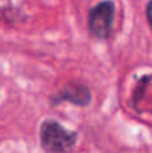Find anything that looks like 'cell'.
I'll return each instance as SVG.
<instances>
[{
  "mask_svg": "<svg viewBox=\"0 0 152 153\" xmlns=\"http://www.w3.org/2000/svg\"><path fill=\"white\" fill-rule=\"evenodd\" d=\"M77 134L66 130L55 121H45L40 126V143L50 153H65L74 146Z\"/></svg>",
  "mask_w": 152,
  "mask_h": 153,
  "instance_id": "1",
  "label": "cell"
},
{
  "mask_svg": "<svg viewBox=\"0 0 152 153\" xmlns=\"http://www.w3.org/2000/svg\"><path fill=\"white\" fill-rule=\"evenodd\" d=\"M116 8L113 1L105 0L93 7L88 16V26L90 32L98 39H107L112 32Z\"/></svg>",
  "mask_w": 152,
  "mask_h": 153,
  "instance_id": "2",
  "label": "cell"
},
{
  "mask_svg": "<svg viewBox=\"0 0 152 153\" xmlns=\"http://www.w3.org/2000/svg\"><path fill=\"white\" fill-rule=\"evenodd\" d=\"M147 19H148V22H150V26L152 28V0L147 5Z\"/></svg>",
  "mask_w": 152,
  "mask_h": 153,
  "instance_id": "3",
  "label": "cell"
}]
</instances>
